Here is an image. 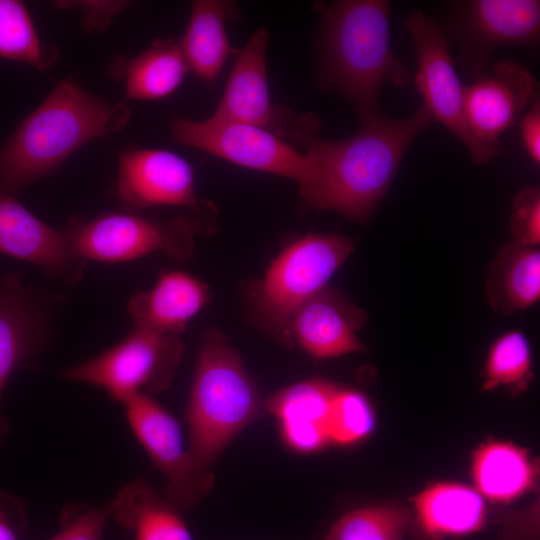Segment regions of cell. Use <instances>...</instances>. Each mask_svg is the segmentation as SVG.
Instances as JSON below:
<instances>
[{
  "instance_id": "obj_1",
  "label": "cell",
  "mask_w": 540,
  "mask_h": 540,
  "mask_svg": "<svg viewBox=\"0 0 540 540\" xmlns=\"http://www.w3.org/2000/svg\"><path fill=\"white\" fill-rule=\"evenodd\" d=\"M430 120L422 105L407 118L384 117L361 125L348 138L315 136L304 150L312 168L308 180L299 187L303 203L352 221L368 222L388 192L409 145Z\"/></svg>"
},
{
  "instance_id": "obj_2",
  "label": "cell",
  "mask_w": 540,
  "mask_h": 540,
  "mask_svg": "<svg viewBox=\"0 0 540 540\" xmlns=\"http://www.w3.org/2000/svg\"><path fill=\"white\" fill-rule=\"evenodd\" d=\"M130 117L126 100L110 103L70 78L62 80L0 150V191L16 196L82 145L122 131Z\"/></svg>"
},
{
  "instance_id": "obj_3",
  "label": "cell",
  "mask_w": 540,
  "mask_h": 540,
  "mask_svg": "<svg viewBox=\"0 0 540 540\" xmlns=\"http://www.w3.org/2000/svg\"><path fill=\"white\" fill-rule=\"evenodd\" d=\"M321 78L355 108L361 125L384 118L382 85L404 87L406 66L390 47V2L342 0L319 5Z\"/></svg>"
},
{
  "instance_id": "obj_4",
  "label": "cell",
  "mask_w": 540,
  "mask_h": 540,
  "mask_svg": "<svg viewBox=\"0 0 540 540\" xmlns=\"http://www.w3.org/2000/svg\"><path fill=\"white\" fill-rule=\"evenodd\" d=\"M258 389L238 352L217 330L207 332L195 365L186 408L189 450L209 468L230 441L262 414Z\"/></svg>"
},
{
  "instance_id": "obj_5",
  "label": "cell",
  "mask_w": 540,
  "mask_h": 540,
  "mask_svg": "<svg viewBox=\"0 0 540 540\" xmlns=\"http://www.w3.org/2000/svg\"><path fill=\"white\" fill-rule=\"evenodd\" d=\"M72 254L87 262L124 263L155 253L188 259L199 227L189 215L159 220L135 211H103L74 218L60 229Z\"/></svg>"
},
{
  "instance_id": "obj_6",
  "label": "cell",
  "mask_w": 540,
  "mask_h": 540,
  "mask_svg": "<svg viewBox=\"0 0 540 540\" xmlns=\"http://www.w3.org/2000/svg\"><path fill=\"white\" fill-rule=\"evenodd\" d=\"M354 249L336 233L307 234L285 247L251 293L255 313L271 329L288 337L295 311L327 286Z\"/></svg>"
},
{
  "instance_id": "obj_7",
  "label": "cell",
  "mask_w": 540,
  "mask_h": 540,
  "mask_svg": "<svg viewBox=\"0 0 540 540\" xmlns=\"http://www.w3.org/2000/svg\"><path fill=\"white\" fill-rule=\"evenodd\" d=\"M183 354L181 335L133 327L107 350L63 368L60 376L100 388L122 403L137 393L167 390Z\"/></svg>"
},
{
  "instance_id": "obj_8",
  "label": "cell",
  "mask_w": 540,
  "mask_h": 540,
  "mask_svg": "<svg viewBox=\"0 0 540 540\" xmlns=\"http://www.w3.org/2000/svg\"><path fill=\"white\" fill-rule=\"evenodd\" d=\"M66 302V295L28 285L16 272L0 277V400L15 372L39 369ZM9 432V421L0 413V448Z\"/></svg>"
},
{
  "instance_id": "obj_9",
  "label": "cell",
  "mask_w": 540,
  "mask_h": 540,
  "mask_svg": "<svg viewBox=\"0 0 540 540\" xmlns=\"http://www.w3.org/2000/svg\"><path fill=\"white\" fill-rule=\"evenodd\" d=\"M268 40V30L261 27L237 50L223 95L211 116L263 128L305 150L318 135L320 120L312 113H297L272 101L266 70Z\"/></svg>"
},
{
  "instance_id": "obj_10",
  "label": "cell",
  "mask_w": 540,
  "mask_h": 540,
  "mask_svg": "<svg viewBox=\"0 0 540 540\" xmlns=\"http://www.w3.org/2000/svg\"><path fill=\"white\" fill-rule=\"evenodd\" d=\"M112 195L128 211L151 207H179L190 211L200 232L212 229L217 210L195 189L192 165L164 149L129 147L118 158Z\"/></svg>"
},
{
  "instance_id": "obj_11",
  "label": "cell",
  "mask_w": 540,
  "mask_h": 540,
  "mask_svg": "<svg viewBox=\"0 0 540 540\" xmlns=\"http://www.w3.org/2000/svg\"><path fill=\"white\" fill-rule=\"evenodd\" d=\"M172 138L183 145L235 165L295 181L302 186L311 173L309 156L272 132L246 123L209 117L176 118Z\"/></svg>"
},
{
  "instance_id": "obj_12",
  "label": "cell",
  "mask_w": 540,
  "mask_h": 540,
  "mask_svg": "<svg viewBox=\"0 0 540 540\" xmlns=\"http://www.w3.org/2000/svg\"><path fill=\"white\" fill-rule=\"evenodd\" d=\"M536 80L527 67L512 60L464 86L465 146L475 165L487 164L501 150L500 136L536 95Z\"/></svg>"
},
{
  "instance_id": "obj_13",
  "label": "cell",
  "mask_w": 540,
  "mask_h": 540,
  "mask_svg": "<svg viewBox=\"0 0 540 540\" xmlns=\"http://www.w3.org/2000/svg\"><path fill=\"white\" fill-rule=\"evenodd\" d=\"M121 404L133 434L167 479L164 496L178 508L195 506L211 489L213 475L196 466L177 420L147 393Z\"/></svg>"
},
{
  "instance_id": "obj_14",
  "label": "cell",
  "mask_w": 540,
  "mask_h": 540,
  "mask_svg": "<svg viewBox=\"0 0 540 540\" xmlns=\"http://www.w3.org/2000/svg\"><path fill=\"white\" fill-rule=\"evenodd\" d=\"M460 57L474 79L486 75L490 56L499 46H530L540 32L538 0L465 2L455 23Z\"/></svg>"
},
{
  "instance_id": "obj_15",
  "label": "cell",
  "mask_w": 540,
  "mask_h": 540,
  "mask_svg": "<svg viewBox=\"0 0 540 540\" xmlns=\"http://www.w3.org/2000/svg\"><path fill=\"white\" fill-rule=\"evenodd\" d=\"M405 26L416 49L415 81L424 100L423 106L431 119L444 125L465 144L464 85L455 71L442 30L419 10L410 12Z\"/></svg>"
},
{
  "instance_id": "obj_16",
  "label": "cell",
  "mask_w": 540,
  "mask_h": 540,
  "mask_svg": "<svg viewBox=\"0 0 540 540\" xmlns=\"http://www.w3.org/2000/svg\"><path fill=\"white\" fill-rule=\"evenodd\" d=\"M0 254L31 263L45 276L68 286L81 282L86 267L85 261L72 254L61 230L1 191Z\"/></svg>"
},
{
  "instance_id": "obj_17",
  "label": "cell",
  "mask_w": 540,
  "mask_h": 540,
  "mask_svg": "<svg viewBox=\"0 0 540 540\" xmlns=\"http://www.w3.org/2000/svg\"><path fill=\"white\" fill-rule=\"evenodd\" d=\"M366 320L363 309L326 286L292 315L288 337L315 359L337 358L365 350L357 332Z\"/></svg>"
},
{
  "instance_id": "obj_18",
  "label": "cell",
  "mask_w": 540,
  "mask_h": 540,
  "mask_svg": "<svg viewBox=\"0 0 540 540\" xmlns=\"http://www.w3.org/2000/svg\"><path fill=\"white\" fill-rule=\"evenodd\" d=\"M339 387L322 378H311L275 392L266 401V409L277 418L290 448L311 453L330 443L328 419Z\"/></svg>"
},
{
  "instance_id": "obj_19",
  "label": "cell",
  "mask_w": 540,
  "mask_h": 540,
  "mask_svg": "<svg viewBox=\"0 0 540 540\" xmlns=\"http://www.w3.org/2000/svg\"><path fill=\"white\" fill-rule=\"evenodd\" d=\"M209 300V287L192 274L166 271L154 285L131 296L127 313L133 327L181 335Z\"/></svg>"
},
{
  "instance_id": "obj_20",
  "label": "cell",
  "mask_w": 540,
  "mask_h": 540,
  "mask_svg": "<svg viewBox=\"0 0 540 540\" xmlns=\"http://www.w3.org/2000/svg\"><path fill=\"white\" fill-rule=\"evenodd\" d=\"M411 526L423 540H444L471 535L487 521L484 498L471 486L437 482L419 492L413 500Z\"/></svg>"
},
{
  "instance_id": "obj_21",
  "label": "cell",
  "mask_w": 540,
  "mask_h": 540,
  "mask_svg": "<svg viewBox=\"0 0 540 540\" xmlns=\"http://www.w3.org/2000/svg\"><path fill=\"white\" fill-rule=\"evenodd\" d=\"M180 43L155 39L134 57L116 54L108 74L124 83L126 100H158L171 95L188 71Z\"/></svg>"
},
{
  "instance_id": "obj_22",
  "label": "cell",
  "mask_w": 540,
  "mask_h": 540,
  "mask_svg": "<svg viewBox=\"0 0 540 540\" xmlns=\"http://www.w3.org/2000/svg\"><path fill=\"white\" fill-rule=\"evenodd\" d=\"M239 11L232 1H192L189 21L180 47L191 70L200 80L218 78L229 56L235 55L228 39L227 23L236 21Z\"/></svg>"
},
{
  "instance_id": "obj_23",
  "label": "cell",
  "mask_w": 540,
  "mask_h": 540,
  "mask_svg": "<svg viewBox=\"0 0 540 540\" xmlns=\"http://www.w3.org/2000/svg\"><path fill=\"white\" fill-rule=\"evenodd\" d=\"M537 474L528 451L511 442L488 440L472 455L474 488L492 502L509 503L525 495L535 486Z\"/></svg>"
},
{
  "instance_id": "obj_24",
  "label": "cell",
  "mask_w": 540,
  "mask_h": 540,
  "mask_svg": "<svg viewBox=\"0 0 540 540\" xmlns=\"http://www.w3.org/2000/svg\"><path fill=\"white\" fill-rule=\"evenodd\" d=\"M110 505L111 517L133 530L136 540H193L179 508L144 480L123 486Z\"/></svg>"
},
{
  "instance_id": "obj_25",
  "label": "cell",
  "mask_w": 540,
  "mask_h": 540,
  "mask_svg": "<svg viewBox=\"0 0 540 540\" xmlns=\"http://www.w3.org/2000/svg\"><path fill=\"white\" fill-rule=\"evenodd\" d=\"M491 308L503 315L530 308L540 298V251L508 243L493 260L486 284Z\"/></svg>"
},
{
  "instance_id": "obj_26",
  "label": "cell",
  "mask_w": 540,
  "mask_h": 540,
  "mask_svg": "<svg viewBox=\"0 0 540 540\" xmlns=\"http://www.w3.org/2000/svg\"><path fill=\"white\" fill-rule=\"evenodd\" d=\"M58 50L40 39L23 2L0 0V57L27 63L47 72L58 58Z\"/></svg>"
},
{
  "instance_id": "obj_27",
  "label": "cell",
  "mask_w": 540,
  "mask_h": 540,
  "mask_svg": "<svg viewBox=\"0 0 540 540\" xmlns=\"http://www.w3.org/2000/svg\"><path fill=\"white\" fill-rule=\"evenodd\" d=\"M411 523L412 514L403 506L370 505L339 517L325 540H404Z\"/></svg>"
},
{
  "instance_id": "obj_28",
  "label": "cell",
  "mask_w": 540,
  "mask_h": 540,
  "mask_svg": "<svg viewBox=\"0 0 540 540\" xmlns=\"http://www.w3.org/2000/svg\"><path fill=\"white\" fill-rule=\"evenodd\" d=\"M533 377L531 347L518 330L500 335L490 346L484 371L483 388L487 391L506 387L522 391Z\"/></svg>"
},
{
  "instance_id": "obj_29",
  "label": "cell",
  "mask_w": 540,
  "mask_h": 540,
  "mask_svg": "<svg viewBox=\"0 0 540 540\" xmlns=\"http://www.w3.org/2000/svg\"><path fill=\"white\" fill-rule=\"evenodd\" d=\"M375 423L369 399L358 390L339 387L328 419L330 443L349 445L359 442L372 433Z\"/></svg>"
},
{
  "instance_id": "obj_30",
  "label": "cell",
  "mask_w": 540,
  "mask_h": 540,
  "mask_svg": "<svg viewBox=\"0 0 540 540\" xmlns=\"http://www.w3.org/2000/svg\"><path fill=\"white\" fill-rule=\"evenodd\" d=\"M110 503L102 507L67 505L61 515V529L49 540H102L111 517Z\"/></svg>"
},
{
  "instance_id": "obj_31",
  "label": "cell",
  "mask_w": 540,
  "mask_h": 540,
  "mask_svg": "<svg viewBox=\"0 0 540 540\" xmlns=\"http://www.w3.org/2000/svg\"><path fill=\"white\" fill-rule=\"evenodd\" d=\"M513 242L536 247L540 244V190L528 186L514 197L510 220Z\"/></svg>"
},
{
  "instance_id": "obj_32",
  "label": "cell",
  "mask_w": 540,
  "mask_h": 540,
  "mask_svg": "<svg viewBox=\"0 0 540 540\" xmlns=\"http://www.w3.org/2000/svg\"><path fill=\"white\" fill-rule=\"evenodd\" d=\"M130 3L123 0H80L55 1L54 5L61 9H77L80 13L81 25L88 33H93L106 29L113 18L124 11Z\"/></svg>"
},
{
  "instance_id": "obj_33",
  "label": "cell",
  "mask_w": 540,
  "mask_h": 540,
  "mask_svg": "<svg viewBox=\"0 0 540 540\" xmlns=\"http://www.w3.org/2000/svg\"><path fill=\"white\" fill-rule=\"evenodd\" d=\"M27 529L23 500L0 488V540H22Z\"/></svg>"
},
{
  "instance_id": "obj_34",
  "label": "cell",
  "mask_w": 540,
  "mask_h": 540,
  "mask_svg": "<svg viewBox=\"0 0 540 540\" xmlns=\"http://www.w3.org/2000/svg\"><path fill=\"white\" fill-rule=\"evenodd\" d=\"M520 132L523 147L535 164H540V100L538 93L529 104V110L520 121Z\"/></svg>"
}]
</instances>
